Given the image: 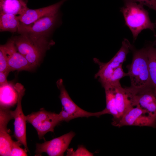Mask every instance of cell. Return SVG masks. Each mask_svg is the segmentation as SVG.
<instances>
[{
	"label": "cell",
	"mask_w": 156,
	"mask_h": 156,
	"mask_svg": "<svg viewBox=\"0 0 156 156\" xmlns=\"http://www.w3.org/2000/svg\"><path fill=\"white\" fill-rule=\"evenodd\" d=\"M20 25L18 16L0 12V31L12 33L17 32Z\"/></svg>",
	"instance_id": "d6986e66"
},
{
	"label": "cell",
	"mask_w": 156,
	"mask_h": 156,
	"mask_svg": "<svg viewBox=\"0 0 156 156\" xmlns=\"http://www.w3.org/2000/svg\"><path fill=\"white\" fill-rule=\"evenodd\" d=\"M14 87L18 93V98L15 109L11 111V114L14 119V135L17 141L24 146L27 150L28 151L27 142L26 121L21 105V101L25 89L23 86L18 83H16Z\"/></svg>",
	"instance_id": "30bf717a"
},
{
	"label": "cell",
	"mask_w": 156,
	"mask_h": 156,
	"mask_svg": "<svg viewBox=\"0 0 156 156\" xmlns=\"http://www.w3.org/2000/svg\"><path fill=\"white\" fill-rule=\"evenodd\" d=\"M60 12L42 18L29 25L20 23L17 32L50 37L55 29L61 24Z\"/></svg>",
	"instance_id": "5b68a950"
},
{
	"label": "cell",
	"mask_w": 156,
	"mask_h": 156,
	"mask_svg": "<svg viewBox=\"0 0 156 156\" xmlns=\"http://www.w3.org/2000/svg\"><path fill=\"white\" fill-rule=\"evenodd\" d=\"M75 132L70 131L60 136L42 144H36L35 156H40L43 153L50 156H62L67 150Z\"/></svg>",
	"instance_id": "9c48e42d"
},
{
	"label": "cell",
	"mask_w": 156,
	"mask_h": 156,
	"mask_svg": "<svg viewBox=\"0 0 156 156\" xmlns=\"http://www.w3.org/2000/svg\"><path fill=\"white\" fill-rule=\"evenodd\" d=\"M66 156H92V153L88 151L83 145L79 146L75 151L73 148L68 149Z\"/></svg>",
	"instance_id": "7402d4cb"
},
{
	"label": "cell",
	"mask_w": 156,
	"mask_h": 156,
	"mask_svg": "<svg viewBox=\"0 0 156 156\" xmlns=\"http://www.w3.org/2000/svg\"><path fill=\"white\" fill-rule=\"evenodd\" d=\"M127 76L130 78L131 87L140 89L152 87L146 48L135 51L132 63L127 65Z\"/></svg>",
	"instance_id": "3957f363"
},
{
	"label": "cell",
	"mask_w": 156,
	"mask_h": 156,
	"mask_svg": "<svg viewBox=\"0 0 156 156\" xmlns=\"http://www.w3.org/2000/svg\"><path fill=\"white\" fill-rule=\"evenodd\" d=\"M25 118L35 128L40 139L47 132H53L55 127L61 122L58 114L48 112L44 108L25 116Z\"/></svg>",
	"instance_id": "52a82bcc"
},
{
	"label": "cell",
	"mask_w": 156,
	"mask_h": 156,
	"mask_svg": "<svg viewBox=\"0 0 156 156\" xmlns=\"http://www.w3.org/2000/svg\"><path fill=\"white\" fill-rule=\"evenodd\" d=\"M132 48V46L129 40L125 38L119 50L107 62L103 63L98 59L94 58V62L99 65V67L98 71L95 75V77L98 79L102 85L107 82L114 70L122 65L126 60L127 54Z\"/></svg>",
	"instance_id": "8992f818"
},
{
	"label": "cell",
	"mask_w": 156,
	"mask_h": 156,
	"mask_svg": "<svg viewBox=\"0 0 156 156\" xmlns=\"http://www.w3.org/2000/svg\"><path fill=\"white\" fill-rule=\"evenodd\" d=\"M68 0H61L51 5L36 9L29 8L23 14L18 16L21 23L31 24L43 17L55 14L60 12L64 3Z\"/></svg>",
	"instance_id": "5bb4252c"
},
{
	"label": "cell",
	"mask_w": 156,
	"mask_h": 156,
	"mask_svg": "<svg viewBox=\"0 0 156 156\" xmlns=\"http://www.w3.org/2000/svg\"><path fill=\"white\" fill-rule=\"evenodd\" d=\"M114 86L116 105L118 118L112 125L114 126L120 118L130 105L125 88L122 87L121 85Z\"/></svg>",
	"instance_id": "ac0fdd59"
},
{
	"label": "cell",
	"mask_w": 156,
	"mask_h": 156,
	"mask_svg": "<svg viewBox=\"0 0 156 156\" xmlns=\"http://www.w3.org/2000/svg\"><path fill=\"white\" fill-rule=\"evenodd\" d=\"M22 144L18 141H14L10 156H25L27 155L26 152L20 147Z\"/></svg>",
	"instance_id": "603a6c76"
},
{
	"label": "cell",
	"mask_w": 156,
	"mask_h": 156,
	"mask_svg": "<svg viewBox=\"0 0 156 156\" xmlns=\"http://www.w3.org/2000/svg\"><path fill=\"white\" fill-rule=\"evenodd\" d=\"M11 85L8 83L0 85V108H10L17 103L18 93Z\"/></svg>",
	"instance_id": "9a60e30c"
},
{
	"label": "cell",
	"mask_w": 156,
	"mask_h": 156,
	"mask_svg": "<svg viewBox=\"0 0 156 156\" xmlns=\"http://www.w3.org/2000/svg\"><path fill=\"white\" fill-rule=\"evenodd\" d=\"M27 0H0V12L21 15L29 8Z\"/></svg>",
	"instance_id": "2e32d148"
},
{
	"label": "cell",
	"mask_w": 156,
	"mask_h": 156,
	"mask_svg": "<svg viewBox=\"0 0 156 156\" xmlns=\"http://www.w3.org/2000/svg\"><path fill=\"white\" fill-rule=\"evenodd\" d=\"M18 51L24 56L33 69L37 66L46 51L55 42L50 37L27 34L13 37Z\"/></svg>",
	"instance_id": "6da1fadb"
},
{
	"label": "cell",
	"mask_w": 156,
	"mask_h": 156,
	"mask_svg": "<svg viewBox=\"0 0 156 156\" xmlns=\"http://www.w3.org/2000/svg\"><path fill=\"white\" fill-rule=\"evenodd\" d=\"M103 87L105 91L106 107L101 111L103 115L109 114L113 116L112 122L113 125L118 118L115 102V87L114 86L112 85H107Z\"/></svg>",
	"instance_id": "e0dca14e"
},
{
	"label": "cell",
	"mask_w": 156,
	"mask_h": 156,
	"mask_svg": "<svg viewBox=\"0 0 156 156\" xmlns=\"http://www.w3.org/2000/svg\"><path fill=\"white\" fill-rule=\"evenodd\" d=\"M9 108L0 109V155L10 156L14 142L8 133L7 125L13 118Z\"/></svg>",
	"instance_id": "4fadbf2b"
},
{
	"label": "cell",
	"mask_w": 156,
	"mask_h": 156,
	"mask_svg": "<svg viewBox=\"0 0 156 156\" xmlns=\"http://www.w3.org/2000/svg\"><path fill=\"white\" fill-rule=\"evenodd\" d=\"M121 127L136 126L156 127V120L138 106L130 105L120 118L114 125Z\"/></svg>",
	"instance_id": "ba28073f"
},
{
	"label": "cell",
	"mask_w": 156,
	"mask_h": 156,
	"mask_svg": "<svg viewBox=\"0 0 156 156\" xmlns=\"http://www.w3.org/2000/svg\"><path fill=\"white\" fill-rule=\"evenodd\" d=\"M146 49L151 85L156 93V48L151 46Z\"/></svg>",
	"instance_id": "ffe728a7"
},
{
	"label": "cell",
	"mask_w": 156,
	"mask_h": 156,
	"mask_svg": "<svg viewBox=\"0 0 156 156\" xmlns=\"http://www.w3.org/2000/svg\"><path fill=\"white\" fill-rule=\"evenodd\" d=\"M8 71L0 72V85L8 83L7 81V77L9 73Z\"/></svg>",
	"instance_id": "4316f807"
},
{
	"label": "cell",
	"mask_w": 156,
	"mask_h": 156,
	"mask_svg": "<svg viewBox=\"0 0 156 156\" xmlns=\"http://www.w3.org/2000/svg\"><path fill=\"white\" fill-rule=\"evenodd\" d=\"M154 24L155 26V27L156 28V20L155 21ZM155 36L156 37V34L155 35ZM153 45L156 47V40L154 41V43H153Z\"/></svg>",
	"instance_id": "83f0119b"
},
{
	"label": "cell",
	"mask_w": 156,
	"mask_h": 156,
	"mask_svg": "<svg viewBox=\"0 0 156 156\" xmlns=\"http://www.w3.org/2000/svg\"><path fill=\"white\" fill-rule=\"evenodd\" d=\"M125 76H127V73L123 71L122 65L113 71L111 77L107 82L102 86H117L120 85V80Z\"/></svg>",
	"instance_id": "44dd1931"
},
{
	"label": "cell",
	"mask_w": 156,
	"mask_h": 156,
	"mask_svg": "<svg viewBox=\"0 0 156 156\" xmlns=\"http://www.w3.org/2000/svg\"><path fill=\"white\" fill-rule=\"evenodd\" d=\"M143 6L139 3L125 0L124 5L120 10L125 25L132 32L134 41L142 30L149 29L154 32L156 28L154 23L151 21L148 11Z\"/></svg>",
	"instance_id": "7a4b0ae2"
},
{
	"label": "cell",
	"mask_w": 156,
	"mask_h": 156,
	"mask_svg": "<svg viewBox=\"0 0 156 156\" xmlns=\"http://www.w3.org/2000/svg\"><path fill=\"white\" fill-rule=\"evenodd\" d=\"M8 71V66L6 56L3 51L0 49V72Z\"/></svg>",
	"instance_id": "cb8c5ba5"
},
{
	"label": "cell",
	"mask_w": 156,
	"mask_h": 156,
	"mask_svg": "<svg viewBox=\"0 0 156 156\" xmlns=\"http://www.w3.org/2000/svg\"><path fill=\"white\" fill-rule=\"evenodd\" d=\"M56 85L60 90L59 97L62 108L72 117L73 119L82 117H99L102 115L101 111L90 112L84 110L77 105L70 96L64 85L62 79H60L57 80Z\"/></svg>",
	"instance_id": "7c38bea8"
},
{
	"label": "cell",
	"mask_w": 156,
	"mask_h": 156,
	"mask_svg": "<svg viewBox=\"0 0 156 156\" xmlns=\"http://www.w3.org/2000/svg\"><path fill=\"white\" fill-rule=\"evenodd\" d=\"M7 58L10 72L14 70L30 71L33 68L25 57L17 50L12 37L0 46Z\"/></svg>",
	"instance_id": "8fae6325"
},
{
	"label": "cell",
	"mask_w": 156,
	"mask_h": 156,
	"mask_svg": "<svg viewBox=\"0 0 156 156\" xmlns=\"http://www.w3.org/2000/svg\"><path fill=\"white\" fill-rule=\"evenodd\" d=\"M125 89L130 105L139 106L156 120V93L152 87Z\"/></svg>",
	"instance_id": "277c9868"
},
{
	"label": "cell",
	"mask_w": 156,
	"mask_h": 156,
	"mask_svg": "<svg viewBox=\"0 0 156 156\" xmlns=\"http://www.w3.org/2000/svg\"><path fill=\"white\" fill-rule=\"evenodd\" d=\"M59 118L61 121H65L68 122L73 119L72 117L62 108V110L58 114Z\"/></svg>",
	"instance_id": "484cf974"
},
{
	"label": "cell",
	"mask_w": 156,
	"mask_h": 156,
	"mask_svg": "<svg viewBox=\"0 0 156 156\" xmlns=\"http://www.w3.org/2000/svg\"><path fill=\"white\" fill-rule=\"evenodd\" d=\"M135 2H138L143 5L156 11V0H128Z\"/></svg>",
	"instance_id": "d4e9b609"
}]
</instances>
